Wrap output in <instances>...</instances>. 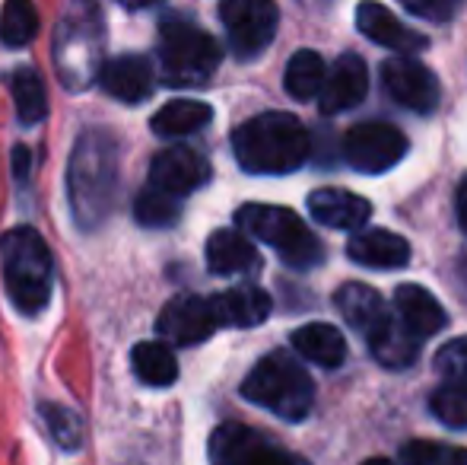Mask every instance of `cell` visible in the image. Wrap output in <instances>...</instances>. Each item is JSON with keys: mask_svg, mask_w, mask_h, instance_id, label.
<instances>
[{"mask_svg": "<svg viewBox=\"0 0 467 465\" xmlns=\"http://www.w3.org/2000/svg\"><path fill=\"white\" fill-rule=\"evenodd\" d=\"M366 342H369V354L381 366H388V370H404V366H410L413 360L420 357V342H423V338L413 335V332L400 322V316L385 312V316L366 332Z\"/></svg>", "mask_w": 467, "mask_h": 465, "instance_id": "obj_17", "label": "cell"}, {"mask_svg": "<svg viewBox=\"0 0 467 465\" xmlns=\"http://www.w3.org/2000/svg\"><path fill=\"white\" fill-rule=\"evenodd\" d=\"M29 160H32V153H29V147H23V143H19L16 150H13V175H16V179H29Z\"/></svg>", "mask_w": 467, "mask_h": 465, "instance_id": "obj_36", "label": "cell"}, {"mask_svg": "<svg viewBox=\"0 0 467 465\" xmlns=\"http://www.w3.org/2000/svg\"><path fill=\"white\" fill-rule=\"evenodd\" d=\"M235 224L252 239H261L286 261L289 268H315L325 261V246L315 239V233L306 227L299 214L277 205H245L235 214Z\"/></svg>", "mask_w": 467, "mask_h": 465, "instance_id": "obj_6", "label": "cell"}, {"mask_svg": "<svg viewBox=\"0 0 467 465\" xmlns=\"http://www.w3.org/2000/svg\"><path fill=\"white\" fill-rule=\"evenodd\" d=\"M223 48L210 32L185 16H166L160 26V70L169 87H201L220 68Z\"/></svg>", "mask_w": 467, "mask_h": 465, "instance_id": "obj_5", "label": "cell"}, {"mask_svg": "<svg viewBox=\"0 0 467 465\" xmlns=\"http://www.w3.org/2000/svg\"><path fill=\"white\" fill-rule=\"evenodd\" d=\"M99 87L121 102H143L153 93V64L140 55L109 58L99 70Z\"/></svg>", "mask_w": 467, "mask_h": 465, "instance_id": "obj_16", "label": "cell"}, {"mask_svg": "<svg viewBox=\"0 0 467 465\" xmlns=\"http://www.w3.org/2000/svg\"><path fill=\"white\" fill-rule=\"evenodd\" d=\"M134 214L143 227H172L182 214V198L156 185H147L134 201Z\"/></svg>", "mask_w": 467, "mask_h": 465, "instance_id": "obj_30", "label": "cell"}, {"mask_svg": "<svg viewBox=\"0 0 467 465\" xmlns=\"http://www.w3.org/2000/svg\"><path fill=\"white\" fill-rule=\"evenodd\" d=\"M38 411H42L45 417V428H48V434L55 437V443L61 449H80L83 447V437H87V428H83L80 415L70 408H64V405H55V402H45L38 405Z\"/></svg>", "mask_w": 467, "mask_h": 465, "instance_id": "obj_31", "label": "cell"}, {"mask_svg": "<svg viewBox=\"0 0 467 465\" xmlns=\"http://www.w3.org/2000/svg\"><path fill=\"white\" fill-rule=\"evenodd\" d=\"M38 36V6L32 0H4L0 10V42L6 48H23Z\"/></svg>", "mask_w": 467, "mask_h": 465, "instance_id": "obj_29", "label": "cell"}, {"mask_svg": "<svg viewBox=\"0 0 467 465\" xmlns=\"http://www.w3.org/2000/svg\"><path fill=\"white\" fill-rule=\"evenodd\" d=\"M455 211H458V227L467 233V173L458 182V195H455Z\"/></svg>", "mask_w": 467, "mask_h": 465, "instance_id": "obj_37", "label": "cell"}, {"mask_svg": "<svg viewBox=\"0 0 467 465\" xmlns=\"http://www.w3.org/2000/svg\"><path fill=\"white\" fill-rule=\"evenodd\" d=\"M210 306H213V316L223 329H254V325H261L271 316L274 303L267 297V291H261L254 284H242L210 297Z\"/></svg>", "mask_w": 467, "mask_h": 465, "instance_id": "obj_19", "label": "cell"}, {"mask_svg": "<svg viewBox=\"0 0 467 465\" xmlns=\"http://www.w3.org/2000/svg\"><path fill=\"white\" fill-rule=\"evenodd\" d=\"M363 465H394L391 460H379V456H375V460H369V462H363Z\"/></svg>", "mask_w": 467, "mask_h": 465, "instance_id": "obj_39", "label": "cell"}, {"mask_svg": "<svg viewBox=\"0 0 467 465\" xmlns=\"http://www.w3.org/2000/svg\"><path fill=\"white\" fill-rule=\"evenodd\" d=\"M394 310H398L400 322L420 338L436 335V332H442L445 322H449L442 303L420 284H400L398 291H394Z\"/></svg>", "mask_w": 467, "mask_h": 465, "instance_id": "obj_22", "label": "cell"}, {"mask_svg": "<svg viewBox=\"0 0 467 465\" xmlns=\"http://www.w3.org/2000/svg\"><path fill=\"white\" fill-rule=\"evenodd\" d=\"M210 462L213 465H308L299 456L280 449L265 434L245 428V424H220L210 434Z\"/></svg>", "mask_w": 467, "mask_h": 465, "instance_id": "obj_9", "label": "cell"}, {"mask_svg": "<svg viewBox=\"0 0 467 465\" xmlns=\"http://www.w3.org/2000/svg\"><path fill=\"white\" fill-rule=\"evenodd\" d=\"M220 19L233 55L252 61L277 36L280 10L274 0H223Z\"/></svg>", "mask_w": 467, "mask_h": 465, "instance_id": "obj_8", "label": "cell"}, {"mask_svg": "<svg viewBox=\"0 0 467 465\" xmlns=\"http://www.w3.org/2000/svg\"><path fill=\"white\" fill-rule=\"evenodd\" d=\"M10 93H13V106L23 124H38L48 115V96H45V83L42 77L32 68H19L10 74Z\"/></svg>", "mask_w": 467, "mask_h": 465, "instance_id": "obj_28", "label": "cell"}, {"mask_svg": "<svg viewBox=\"0 0 467 465\" xmlns=\"http://www.w3.org/2000/svg\"><path fill=\"white\" fill-rule=\"evenodd\" d=\"M242 396L283 421H302L315 405V383L299 360L286 351H274L252 366L242 383Z\"/></svg>", "mask_w": 467, "mask_h": 465, "instance_id": "obj_4", "label": "cell"}, {"mask_svg": "<svg viewBox=\"0 0 467 465\" xmlns=\"http://www.w3.org/2000/svg\"><path fill=\"white\" fill-rule=\"evenodd\" d=\"M121 6H128V10H147V6H156L160 0H118Z\"/></svg>", "mask_w": 467, "mask_h": 465, "instance_id": "obj_38", "label": "cell"}, {"mask_svg": "<svg viewBox=\"0 0 467 465\" xmlns=\"http://www.w3.org/2000/svg\"><path fill=\"white\" fill-rule=\"evenodd\" d=\"M233 150L245 173L286 175L308 160L312 137L296 115L261 112L233 131Z\"/></svg>", "mask_w": 467, "mask_h": 465, "instance_id": "obj_2", "label": "cell"}, {"mask_svg": "<svg viewBox=\"0 0 467 465\" xmlns=\"http://www.w3.org/2000/svg\"><path fill=\"white\" fill-rule=\"evenodd\" d=\"M207 179H210L207 156L197 153L194 147H185V143L160 150L153 156V163H150V185L162 188L169 195H179V198L197 192Z\"/></svg>", "mask_w": 467, "mask_h": 465, "instance_id": "obj_13", "label": "cell"}, {"mask_svg": "<svg viewBox=\"0 0 467 465\" xmlns=\"http://www.w3.org/2000/svg\"><path fill=\"white\" fill-rule=\"evenodd\" d=\"M347 255L357 265L375 268V271H394L410 261V246L404 236L391 230H357L347 242Z\"/></svg>", "mask_w": 467, "mask_h": 465, "instance_id": "obj_21", "label": "cell"}, {"mask_svg": "<svg viewBox=\"0 0 467 465\" xmlns=\"http://www.w3.org/2000/svg\"><path fill=\"white\" fill-rule=\"evenodd\" d=\"M130 364H134V373L140 383L147 386H172L179 379V360L169 344L162 342H140L134 351H130Z\"/></svg>", "mask_w": 467, "mask_h": 465, "instance_id": "obj_27", "label": "cell"}, {"mask_svg": "<svg viewBox=\"0 0 467 465\" xmlns=\"http://www.w3.org/2000/svg\"><path fill=\"white\" fill-rule=\"evenodd\" d=\"M436 370L445 383L467 386V338H455L436 354Z\"/></svg>", "mask_w": 467, "mask_h": 465, "instance_id": "obj_34", "label": "cell"}, {"mask_svg": "<svg viewBox=\"0 0 467 465\" xmlns=\"http://www.w3.org/2000/svg\"><path fill=\"white\" fill-rule=\"evenodd\" d=\"M430 408L445 428L467 430V386L442 383L430 398Z\"/></svg>", "mask_w": 467, "mask_h": 465, "instance_id": "obj_32", "label": "cell"}, {"mask_svg": "<svg viewBox=\"0 0 467 465\" xmlns=\"http://www.w3.org/2000/svg\"><path fill=\"white\" fill-rule=\"evenodd\" d=\"M210 118H213V109L207 102L197 100H172L153 115V131L160 137H188L194 131L207 128Z\"/></svg>", "mask_w": 467, "mask_h": 465, "instance_id": "obj_25", "label": "cell"}, {"mask_svg": "<svg viewBox=\"0 0 467 465\" xmlns=\"http://www.w3.org/2000/svg\"><path fill=\"white\" fill-rule=\"evenodd\" d=\"M407 153V137L388 122H363L353 124L344 134V160L357 173L379 175L398 166Z\"/></svg>", "mask_w": 467, "mask_h": 465, "instance_id": "obj_10", "label": "cell"}, {"mask_svg": "<svg viewBox=\"0 0 467 465\" xmlns=\"http://www.w3.org/2000/svg\"><path fill=\"white\" fill-rule=\"evenodd\" d=\"M0 268L10 303L26 316H36L48 306L55 284L51 248L36 227H16L0 239Z\"/></svg>", "mask_w": 467, "mask_h": 465, "instance_id": "obj_3", "label": "cell"}, {"mask_svg": "<svg viewBox=\"0 0 467 465\" xmlns=\"http://www.w3.org/2000/svg\"><path fill=\"white\" fill-rule=\"evenodd\" d=\"M400 462L404 465H467V449L442 447V443H430V440H410L400 449Z\"/></svg>", "mask_w": 467, "mask_h": 465, "instance_id": "obj_33", "label": "cell"}, {"mask_svg": "<svg viewBox=\"0 0 467 465\" xmlns=\"http://www.w3.org/2000/svg\"><path fill=\"white\" fill-rule=\"evenodd\" d=\"M327 80V68L321 61L318 51L312 48H299L286 64V74H283V87L293 100L308 102V100H318L321 90H325Z\"/></svg>", "mask_w": 467, "mask_h": 465, "instance_id": "obj_24", "label": "cell"}, {"mask_svg": "<svg viewBox=\"0 0 467 465\" xmlns=\"http://www.w3.org/2000/svg\"><path fill=\"white\" fill-rule=\"evenodd\" d=\"M207 268L223 278H242L261 268V255L252 236L242 230H216L207 239Z\"/></svg>", "mask_w": 467, "mask_h": 465, "instance_id": "obj_20", "label": "cell"}, {"mask_svg": "<svg viewBox=\"0 0 467 465\" xmlns=\"http://www.w3.org/2000/svg\"><path fill=\"white\" fill-rule=\"evenodd\" d=\"M334 300H337V310L344 312L347 322H350L357 332H363V335L388 312L385 300H381L369 284H357V280L340 287Z\"/></svg>", "mask_w": 467, "mask_h": 465, "instance_id": "obj_26", "label": "cell"}, {"mask_svg": "<svg viewBox=\"0 0 467 465\" xmlns=\"http://www.w3.org/2000/svg\"><path fill=\"white\" fill-rule=\"evenodd\" d=\"M216 329H220V322H216L210 300L194 297V293L172 297L162 306L160 319H156V332H160L169 344H179V348H191V344L207 342Z\"/></svg>", "mask_w": 467, "mask_h": 465, "instance_id": "obj_12", "label": "cell"}, {"mask_svg": "<svg viewBox=\"0 0 467 465\" xmlns=\"http://www.w3.org/2000/svg\"><path fill=\"white\" fill-rule=\"evenodd\" d=\"M381 83L398 106L420 115H430L442 100V87H439L436 74L410 55L391 58V61L381 64Z\"/></svg>", "mask_w": 467, "mask_h": 465, "instance_id": "obj_11", "label": "cell"}, {"mask_svg": "<svg viewBox=\"0 0 467 465\" xmlns=\"http://www.w3.org/2000/svg\"><path fill=\"white\" fill-rule=\"evenodd\" d=\"M293 348L306 360H312V364H318V366H327V370H334V366H340L347 360L344 335L327 322H308V325H302V329H296Z\"/></svg>", "mask_w": 467, "mask_h": 465, "instance_id": "obj_23", "label": "cell"}, {"mask_svg": "<svg viewBox=\"0 0 467 465\" xmlns=\"http://www.w3.org/2000/svg\"><path fill=\"white\" fill-rule=\"evenodd\" d=\"M357 29L363 32L366 38H372L381 48L400 51V55H413V51H423L430 45V38L420 36V32L407 29L385 4L379 0H363L357 6Z\"/></svg>", "mask_w": 467, "mask_h": 465, "instance_id": "obj_14", "label": "cell"}, {"mask_svg": "<svg viewBox=\"0 0 467 465\" xmlns=\"http://www.w3.org/2000/svg\"><path fill=\"white\" fill-rule=\"evenodd\" d=\"M102 26L99 10L87 0L61 19L55 32V68L67 90H87L102 70Z\"/></svg>", "mask_w": 467, "mask_h": 465, "instance_id": "obj_7", "label": "cell"}, {"mask_svg": "<svg viewBox=\"0 0 467 465\" xmlns=\"http://www.w3.org/2000/svg\"><path fill=\"white\" fill-rule=\"evenodd\" d=\"M308 214L331 230H363L372 205L363 195H353L347 188H318L308 195Z\"/></svg>", "mask_w": 467, "mask_h": 465, "instance_id": "obj_18", "label": "cell"}, {"mask_svg": "<svg viewBox=\"0 0 467 465\" xmlns=\"http://www.w3.org/2000/svg\"><path fill=\"white\" fill-rule=\"evenodd\" d=\"M121 153L109 131H83L67 160V201L80 230H96L115 211Z\"/></svg>", "mask_w": 467, "mask_h": 465, "instance_id": "obj_1", "label": "cell"}, {"mask_svg": "<svg viewBox=\"0 0 467 465\" xmlns=\"http://www.w3.org/2000/svg\"><path fill=\"white\" fill-rule=\"evenodd\" d=\"M369 93V70H366V61L359 55H344L337 58L331 70H327L325 90L318 96V109L325 115H337L347 112V109L359 106Z\"/></svg>", "mask_w": 467, "mask_h": 465, "instance_id": "obj_15", "label": "cell"}, {"mask_svg": "<svg viewBox=\"0 0 467 465\" xmlns=\"http://www.w3.org/2000/svg\"><path fill=\"white\" fill-rule=\"evenodd\" d=\"M458 4H462V0H400L404 10H410L413 16H420V19H430V23H445V19H451Z\"/></svg>", "mask_w": 467, "mask_h": 465, "instance_id": "obj_35", "label": "cell"}]
</instances>
